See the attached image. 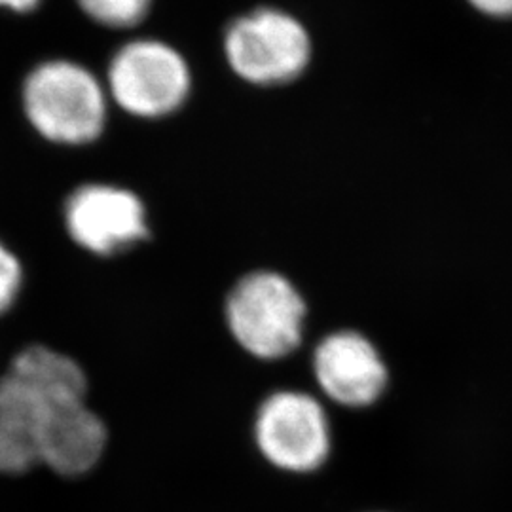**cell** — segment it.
I'll return each instance as SVG.
<instances>
[{
    "mask_svg": "<svg viewBox=\"0 0 512 512\" xmlns=\"http://www.w3.org/2000/svg\"><path fill=\"white\" fill-rule=\"evenodd\" d=\"M308 302L293 279L275 270L241 275L224 300L232 340L258 361H281L302 346Z\"/></svg>",
    "mask_w": 512,
    "mask_h": 512,
    "instance_id": "6da1fadb",
    "label": "cell"
},
{
    "mask_svg": "<svg viewBox=\"0 0 512 512\" xmlns=\"http://www.w3.org/2000/svg\"><path fill=\"white\" fill-rule=\"evenodd\" d=\"M23 109L38 135L55 145H90L107 126L105 88L92 71L67 59L44 61L29 73Z\"/></svg>",
    "mask_w": 512,
    "mask_h": 512,
    "instance_id": "7a4b0ae2",
    "label": "cell"
},
{
    "mask_svg": "<svg viewBox=\"0 0 512 512\" xmlns=\"http://www.w3.org/2000/svg\"><path fill=\"white\" fill-rule=\"evenodd\" d=\"M256 448L275 469L310 475L332 454V423L325 404L302 389H277L258 404Z\"/></svg>",
    "mask_w": 512,
    "mask_h": 512,
    "instance_id": "3957f363",
    "label": "cell"
},
{
    "mask_svg": "<svg viewBox=\"0 0 512 512\" xmlns=\"http://www.w3.org/2000/svg\"><path fill=\"white\" fill-rule=\"evenodd\" d=\"M224 50L232 71L245 82L283 86L310 65L311 40L306 27L291 14L258 8L232 21Z\"/></svg>",
    "mask_w": 512,
    "mask_h": 512,
    "instance_id": "277c9868",
    "label": "cell"
},
{
    "mask_svg": "<svg viewBox=\"0 0 512 512\" xmlns=\"http://www.w3.org/2000/svg\"><path fill=\"white\" fill-rule=\"evenodd\" d=\"M107 82L112 101L145 120L175 114L192 90L183 55L154 38H139L122 46L110 61Z\"/></svg>",
    "mask_w": 512,
    "mask_h": 512,
    "instance_id": "5b68a950",
    "label": "cell"
},
{
    "mask_svg": "<svg viewBox=\"0 0 512 512\" xmlns=\"http://www.w3.org/2000/svg\"><path fill=\"white\" fill-rule=\"evenodd\" d=\"M67 236L99 258L122 255L150 238L145 202L126 186L86 183L63 203Z\"/></svg>",
    "mask_w": 512,
    "mask_h": 512,
    "instance_id": "8992f818",
    "label": "cell"
},
{
    "mask_svg": "<svg viewBox=\"0 0 512 512\" xmlns=\"http://www.w3.org/2000/svg\"><path fill=\"white\" fill-rule=\"evenodd\" d=\"M311 372L323 397L346 410L376 406L391 385L382 349L357 329L325 334L313 349Z\"/></svg>",
    "mask_w": 512,
    "mask_h": 512,
    "instance_id": "52a82bcc",
    "label": "cell"
},
{
    "mask_svg": "<svg viewBox=\"0 0 512 512\" xmlns=\"http://www.w3.org/2000/svg\"><path fill=\"white\" fill-rule=\"evenodd\" d=\"M107 444L109 429L88 401L42 408L38 463L57 475L90 473L103 459Z\"/></svg>",
    "mask_w": 512,
    "mask_h": 512,
    "instance_id": "ba28073f",
    "label": "cell"
},
{
    "mask_svg": "<svg viewBox=\"0 0 512 512\" xmlns=\"http://www.w3.org/2000/svg\"><path fill=\"white\" fill-rule=\"evenodd\" d=\"M8 372L31 391L42 408L88 401L90 382L84 366L50 346L31 344L21 349Z\"/></svg>",
    "mask_w": 512,
    "mask_h": 512,
    "instance_id": "9c48e42d",
    "label": "cell"
},
{
    "mask_svg": "<svg viewBox=\"0 0 512 512\" xmlns=\"http://www.w3.org/2000/svg\"><path fill=\"white\" fill-rule=\"evenodd\" d=\"M42 406L16 376H0V473L21 475L38 463Z\"/></svg>",
    "mask_w": 512,
    "mask_h": 512,
    "instance_id": "30bf717a",
    "label": "cell"
},
{
    "mask_svg": "<svg viewBox=\"0 0 512 512\" xmlns=\"http://www.w3.org/2000/svg\"><path fill=\"white\" fill-rule=\"evenodd\" d=\"M82 12L99 25L128 29L147 18L152 0H76Z\"/></svg>",
    "mask_w": 512,
    "mask_h": 512,
    "instance_id": "8fae6325",
    "label": "cell"
},
{
    "mask_svg": "<svg viewBox=\"0 0 512 512\" xmlns=\"http://www.w3.org/2000/svg\"><path fill=\"white\" fill-rule=\"evenodd\" d=\"M23 281L25 274L21 260L0 241V315L14 308L23 289Z\"/></svg>",
    "mask_w": 512,
    "mask_h": 512,
    "instance_id": "7c38bea8",
    "label": "cell"
},
{
    "mask_svg": "<svg viewBox=\"0 0 512 512\" xmlns=\"http://www.w3.org/2000/svg\"><path fill=\"white\" fill-rule=\"evenodd\" d=\"M476 12L495 19L512 18V0H467Z\"/></svg>",
    "mask_w": 512,
    "mask_h": 512,
    "instance_id": "4fadbf2b",
    "label": "cell"
},
{
    "mask_svg": "<svg viewBox=\"0 0 512 512\" xmlns=\"http://www.w3.org/2000/svg\"><path fill=\"white\" fill-rule=\"evenodd\" d=\"M42 0H0L2 8L14 10V12H31L35 10Z\"/></svg>",
    "mask_w": 512,
    "mask_h": 512,
    "instance_id": "5bb4252c",
    "label": "cell"
}]
</instances>
